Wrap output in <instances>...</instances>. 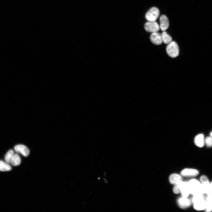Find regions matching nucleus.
Returning <instances> with one entry per match:
<instances>
[{"label":"nucleus","mask_w":212,"mask_h":212,"mask_svg":"<svg viewBox=\"0 0 212 212\" xmlns=\"http://www.w3.org/2000/svg\"><path fill=\"white\" fill-rule=\"evenodd\" d=\"M199 174L197 170L190 168H186L183 170L181 172L182 176L186 177H193L197 176Z\"/></svg>","instance_id":"nucleus-8"},{"label":"nucleus","mask_w":212,"mask_h":212,"mask_svg":"<svg viewBox=\"0 0 212 212\" xmlns=\"http://www.w3.org/2000/svg\"><path fill=\"white\" fill-rule=\"evenodd\" d=\"M182 177L177 174H173L170 176L169 180L170 182L173 184H175L177 182L182 181Z\"/></svg>","instance_id":"nucleus-13"},{"label":"nucleus","mask_w":212,"mask_h":212,"mask_svg":"<svg viewBox=\"0 0 212 212\" xmlns=\"http://www.w3.org/2000/svg\"><path fill=\"white\" fill-rule=\"evenodd\" d=\"M182 182V181H181L175 184L173 189L174 193L176 194L181 193V188Z\"/></svg>","instance_id":"nucleus-18"},{"label":"nucleus","mask_w":212,"mask_h":212,"mask_svg":"<svg viewBox=\"0 0 212 212\" xmlns=\"http://www.w3.org/2000/svg\"><path fill=\"white\" fill-rule=\"evenodd\" d=\"M163 41L164 43L168 44L172 42V38L166 32L164 31L162 34Z\"/></svg>","instance_id":"nucleus-17"},{"label":"nucleus","mask_w":212,"mask_h":212,"mask_svg":"<svg viewBox=\"0 0 212 212\" xmlns=\"http://www.w3.org/2000/svg\"><path fill=\"white\" fill-rule=\"evenodd\" d=\"M14 154V152L12 150H9L6 154L5 157L6 162L8 164L10 163L12 158Z\"/></svg>","instance_id":"nucleus-19"},{"label":"nucleus","mask_w":212,"mask_h":212,"mask_svg":"<svg viewBox=\"0 0 212 212\" xmlns=\"http://www.w3.org/2000/svg\"><path fill=\"white\" fill-rule=\"evenodd\" d=\"M160 26L161 30L163 31H166L169 26V21L167 17L164 15H162L160 18Z\"/></svg>","instance_id":"nucleus-10"},{"label":"nucleus","mask_w":212,"mask_h":212,"mask_svg":"<svg viewBox=\"0 0 212 212\" xmlns=\"http://www.w3.org/2000/svg\"><path fill=\"white\" fill-rule=\"evenodd\" d=\"M177 202L179 207L182 209L189 207L191 203V201L187 197H183L179 198Z\"/></svg>","instance_id":"nucleus-11"},{"label":"nucleus","mask_w":212,"mask_h":212,"mask_svg":"<svg viewBox=\"0 0 212 212\" xmlns=\"http://www.w3.org/2000/svg\"><path fill=\"white\" fill-rule=\"evenodd\" d=\"M194 141L197 146L200 147H203L204 143V135L203 134L198 135L195 137Z\"/></svg>","instance_id":"nucleus-14"},{"label":"nucleus","mask_w":212,"mask_h":212,"mask_svg":"<svg viewBox=\"0 0 212 212\" xmlns=\"http://www.w3.org/2000/svg\"><path fill=\"white\" fill-rule=\"evenodd\" d=\"M14 150L16 152L22 154L25 157L28 156L30 154L28 148L23 145H18L15 146Z\"/></svg>","instance_id":"nucleus-9"},{"label":"nucleus","mask_w":212,"mask_h":212,"mask_svg":"<svg viewBox=\"0 0 212 212\" xmlns=\"http://www.w3.org/2000/svg\"><path fill=\"white\" fill-rule=\"evenodd\" d=\"M204 194L207 196L212 195V189L211 183L207 177L205 175H202L200 178Z\"/></svg>","instance_id":"nucleus-4"},{"label":"nucleus","mask_w":212,"mask_h":212,"mask_svg":"<svg viewBox=\"0 0 212 212\" xmlns=\"http://www.w3.org/2000/svg\"><path fill=\"white\" fill-rule=\"evenodd\" d=\"M12 169L11 166L6 162L0 161V171L7 172L10 171Z\"/></svg>","instance_id":"nucleus-15"},{"label":"nucleus","mask_w":212,"mask_h":212,"mask_svg":"<svg viewBox=\"0 0 212 212\" xmlns=\"http://www.w3.org/2000/svg\"><path fill=\"white\" fill-rule=\"evenodd\" d=\"M21 163V159L19 156L16 154H14L11 160L10 163L13 166L19 165Z\"/></svg>","instance_id":"nucleus-16"},{"label":"nucleus","mask_w":212,"mask_h":212,"mask_svg":"<svg viewBox=\"0 0 212 212\" xmlns=\"http://www.w3.org/2000/svg\"><path fill=\"white\" fill-rule=\"evenodd\" d=\"M150 39L152 43L156 45H160L163 42L162 35L157 32L152 33Z\"/></svg>","instance_id":"nucleus-7"},{"label":"nucleus","mask_w":212,"mask_h":212,"mask_svg":"<svg viewBox=\"0 0 212 212\" xmlns=\"http://www.w3.org/2000/svg\"><path fill=\"white\" fill-rule=\"evenodd\" d=\"M160 14L159 10L156 7H153L146 13L145 17L149 21H155Z\"/></svg>","instance_id":"nucleus-5"},{"label":"nucleus","mask_w":212,"mask_h":212,"mask_svg":"<svg viewBox=\"0 0 212 212\" xmlns=\"http://www.w3.org/2000/svg\"><path fill=\"white\" fill-rule=\"evenodd\" d=\"M190 193L193 196L204 195L201 182L197 179H193L188 182Z\"/></svg>","instance_id":"nucleus-1"},{"label":"nucleus","mask_w":212,"mask_h":212,"mask_svg":"<svg viewBox=\"0 0 212 212\" xmlns=\"http://www.w3.org/2000/svg\"><path fill=\"white\" fill-rule=\"evenodd\" d=\"M206 199L207 202L212 204V195L207 196Z\"/></svg>","instance_id":"nucleus-22"},{"label":"nucleus","mask_w":212,"mask_h":212,"mask_svg":"<svg viewBox=\"0 0 212 212\" xmlns=\"http://www.w3.org/2000/svg\"><path fill=\"white\" fill-rule=\"evenodd\" d=\"M192 201L195 209L198 211L205 209L207 202L204 195L194 196Z\"/></svg>","instance_id":"nucleus-2"},{"label":"nucleus","mask_w":212,"mask_h":212,"mask_svg":"<svg viewBox=\"0 0 212 212\" xmlns=\"http://www.w3.org/2000/svg\"><path fill=\"white\" fill-rule=\"evenodd\" d=\"M181 190L182 196L188 197L190 194L188 182H183Z\"/></svg>","instance_id":"nucleus-12"},{"label":"nucleus","mask_w":212,"mask_h":212,"mask_svg":"<svg viewBox=\"0 0 212 212\" xmlns=\"http://www.w3.org/2000/svg\"><path fill=\"white\" fill-rule=\"evenodd\" d=\"M166 51L168 55L172 58L177 57L179 55V46L176 42L174 41L168 44Z\"/></svg>","instance_id":"nucleus-3"},{"label":"nucleus","mask_w":212,"mask_h":212,"mask_svg":"<svg viewBox=\"0 0 212 212\" xmlns=\"http://www.w3.org/2000/svg\"><path fill=\"white\" fill-rule=\"evenodd\" d=\"M206 146L209 147L212 146V138L208 137L204 140Z\"/></svg>","instance_id":"nucleus-20"},{"label":"nucleus","mask_w":212,"mask_h":212,"mask_svg":"<svg viewBox=\"0 0 212 212\" xmlns=\"http://www.w3.org/2000/svg\"><path fill=\"white\" fill-rule=\"evenodd\" d=\"M211 188H212V181L211 182Z\"/></svg>","instance_id":"nucleus-23"},{"label":"nucleus","mask_w":212,"mask_h":212,"mask_svg":"<svg viewBox=\"0 0 212 212\" xmlns=\"http://www.w3.org/2000/svg\"><path fill=\"white\" fill-rule=\"evenodd\" d=\"M145 30L148 32H157L160 30V27L155 21H149L146 22L144 25Z\"/></svg>","instance_id":"nucleus-6"},{"label":"nucleus","mask_w":212,"mask_h":212,"mask_svg":"<svg viewBox=\"0 0 212 212\" xmlns=\"http://www.w3.org/2000/svg\"><path fill=\"white\" fill-rule=\"evenodd\" d=\"M205 211L207 212H211L212 211V204L207 202V205Z\"/></svg>","instance_id":"nucleus-21"},{"label":"nucleus","mask_w":212,"mask_h":212,"mask_svg":"<svg viewBox=\"0 0 212 212\" xmlns=\"http://www.w3.org/2000/svg\"><path fill=\"white\" fill-rule=\"evenodd\" d=\"M211 137H212V132L211 134Z\"/></svg>","instance_id":"nucleus-24"}]
</instances>
